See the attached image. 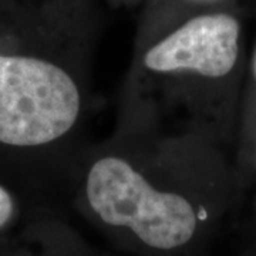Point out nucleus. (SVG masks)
<instances>
[{"label": "nucleus", "instance_id": "obj_1", "mask_svg": "<svg viewBox=\"0 0 256 256\" xmlns=\"http://www.w3.org/2000/svg\"><path fill=\"white\" fill-rule=\"evenodd\" d=\"M67 198L121 245L181 255L240 206L234 152L201 138L114 130L84 148Z\"/></svg>", "mask_w": 256, "mask_h": 256}, {"label": "nucleus", "instance_id": "obj_4", "mask_svg": "<svg viewBox=\"0 0 256 256\" xmlns=\"http://www.w3.org/2000/svg\"><path fill=\"white\" fill-rule=\"evenodd\" d=\"M256 140V48L248 70L242 96L240 116L236 144H235V165L236 171L245 164L250 148Z\"/></svg>", "mask_w": 256, "mask_h": 256}, {"label": "nucleus", "instance_id": "obj_3", "mask_svg": "<svg viewBox=\"0 0 256 256\" xmlns=\"http://www.w3.org/2000/svg\"><path fill=\"white\" fill-rule=\"evenodd\" d=\"M82 52L0 46V178L67 196L90 112Z\"/></svg>", "mask_w": 256, "mask_h": 256}, {"label": "nucleus", "instance_id": "obj_2", "mask_svg": "<svg viewBox=\"0 0 256 256\" xmlns=\"http://www.w3.org/2000/svg\"><path fill=\"white\" fill-rule=\"evenodd\" d=\"M240 23L226 12L186 18L138 57L117 130L210 141L234 152L245 87Z\"/></svg>", "mask_w": 256, "mask_h": 256}, {"label": "nucleus", "instance_id": "obj_5", "mask_svg": "<svg viewBox=\"0 0 256 256\" xmlns=\"http://www.w3.org/2000/svg\"><path fill=\"white\" fill-rule=\"evenodd\" d=\"M238 178L240 186L239 210H248L252 222L256 224V140L245 164L239 170Z\"/></svg>", "mask_w": 256, "mask_h": 256}, {"label": "nucleus", "instance_id": "obj_6", "mask_svg": "<svg viewBox=\"0 0 256 256\" xmlns=\"http://www.w3.org/2000/svg\"><path fill=\"white\" fill-rule=\"evenodd\" d=\"M18 212V200L14 186L0 178V230L9 226Z\"/></svg>", "mask_w": 256, "mask_h": 256}, {"label": "nucleus", "instance_id": "obj_7", "mask_svg": "<svg viewBox=\"0 0 256 256\" xmlns=\"http://www.w3.org/2000/svg\"><path fill=\"white\" fill-rule=\"evenodd\" d=\"M192 2H196V3H214L216 0H192Z\"/></svg>", "mask_w": 256, "mask_h": 256}]
</instances>
